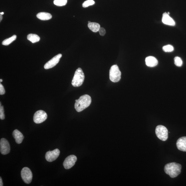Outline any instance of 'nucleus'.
I'll return each instance as SVG.
<instances>
[{
	"mask_svg": "<svg viewBox=\"0 0 186 186\" xmlns=\"http://www.w3.org/2000/svg\"><path fill=\"white\" fill-rule=\"evenodd\" d=\"M74 107L78 112H81L88 107L92 103V98L88 95L85 94L76 100Z\"/></svg>",
	"mask_w": 186,
	"mask_h": 186,
	"instance_id": "nucleus-1",
	"label": "nucleus"
},
{
	"mask_svg": "<svg viewBox=\"0 0 186 186\" xmlns=\"http://www.w3.org/2000/svg\"><path fill=\"white\" fill-rule=\"evenodd\" d=\"M181 168V165L180 164L172 162L165 165L164 169L166 174L171 178H174L180 174Z\"/></svg>",
	"mask_w": 186,
	"mask_h": 186,
	"instance_id": "nucleus-2",
	"label": "nucleus"
},
{
	"mask_svg": "<svg viewBox=\"0 0 186 186\" xmlns=\"http://www.w3.org/2000/svg\"><path fill=\"white\" fill-rule=\"evenodd\" d=\"M85 75L81 68H78L75 72L72 81V85L74 87H79L83 84L85 79Z\"/></svg>",
	"mask_w": 186,
	"mask_h": 186,
	"instance_id": "nucleus-3",
	"label": "nucleus"
},
{
	"mask_svg": "<svg viewBox=\"0 0 186 186\" xmlns=\"http://www.w3.org/2000/svg\"><path fill=\"white\" fill-rule=\"evenodd\" d=\"M110 81L114 83H117L121 78V72L117 65H114L111 67L109 72Z\"/></svg>",
	"mask_w": 186,
	"mask_h": 186,
	"instance_id": "nucleus-4",
	"label": "nucleus"
},
{
	"mask_svg": "<svg viewBox=\"0 0 186 186\" xmlns=\"http://www.w3.org/2000/svg\"><path fill=\"white\" fill-rule=\"evenodd\" d=\"M156 134L158 138L162 141H165L167 139V129L163 125H158L156 127Z\"/></svg>",
	"mask_w": 186,
	"mask_h": 186,
	"instance_id": "nucleus-5",
	"label": "nucleus"
},
{
	"mask_svg": "<svg viewBox=\"0 0 186 186\" xmlns=\"http://www.w3.org/2000/svg\"><path fill=\"white\" fill-rule=\"evenodd\" d=\"M21 178L25 183L30 184L32 181V174L30 169L27 167L22 169L21 172Z\"/></svg>",
	"mask_w": 186,
	"mask_h": 186,
	"instance_id": "nucleus-6",
	"label": "nucleus"
},
{
	"mask_svg": "<svg viewBox=\"0 0 186 186\" xmlns=\"http://www.w3.org/2000/svg\"><path fill=\"white\" fill-rule=\"evenodd\" d=\"M47 114L44 111L39 110L34 114V123L39 124L43 123L47 119Z\"/></svg>",
	"mask_w": 186,
	"mask_h": 186,
	"instance_id": "nucleus-7",
	"label": "nucleus"
},
{
	"mask_svg": "<svg viewBox=\"0 0 186 186\" xmlns=\"http://www.w3.org/2000/svg\"><path fill=\"white\" fill-rule=\"evenodd\" d=\"M77 161V158L74 155H70L65 158L63 162V165L65 168L69 169L73 167Z\"/></svg>",
	"mask_w": 186,
	"mask_h": 186,
	"instance_id": "nucleus-8",
	"label": "nucleus"
},
{
	"mask_svg": "<svg viewBox=\"0 0 186 186\" xmlns=\"http://www.w3.org/2000/svg\"><path fill=\"white\" fill-rule=\"evenodd\" d=\"M0 151L1 154L6 155L9 154L10 151V144L7 140L4 138H2L0 141Z\"/></svg>",
	"mask_w": 186,
	"mask_h": 186,
	"instance_id": "nucleus-9",
	"label": "nucleus"
},
{
	"mask_svg": "<svg viewBox=\"0 0 186 186\" xmlns=\"http://www.w3.org/2000/svg\"><path fill=\"white\" fill-rule=\"evenodd\" d=\"M60 153V151L58 149H54L53 151H48L45 154V159L49 162L55 161L59 156Z\"/></svg>",
	"mask_w": 186,
	"mask_h": 186,
	"instance_id": "nucleus-10",
	"label": "nucleus"
},
{
	"mask_svg": "<svg viewBox=\"0 0 186 186\" xmlns=\"http://www.w3.org/2000/svg\"><path fill=\"white\" fill-rule=\"evenodd\" d=\"M62 56L61 54H59L54 56L50 61L45 64L44 66V68L45 69H50L56 66L59 63Z\"/></svg>",
	"mask_w": 186,
	"mask_h": 186,
	"instance_id": "nucleus-11",
	"label": "nucleus"
},
{
	"mask_svg": "<svg viewBox=\"0 0 186 186\" xmlns=\"http://www.w3.org/2000/svg\"><path fill=\"white\" fill-rule=\"evenodd\" d=\"M176 146L179 150L186 152V136L182 137L176 142Z\"/></svg>",
	"mask_w": 186,
	"mask_h": 186,
	"instance_id": "nucleus-12",
	"label": "nucleus"
},
{
	"mask_svg": "<svg viewBox=\"0 0 186 186\" xmlns=\"http://www.w3.org/2000/svg\"><path fill=\"white\" fill-rule=\"evenodd\" d=\"M162 21L164 24L171 26H174L176 24L174 20L167 12L164 13L163 14Z\"/></svg>",
	"mask_w": 186,
	"mask_h": 186,
	"instance_id": "nucleus-13",
	"label": "nucleus"
},
{
	"mask_svg": "<svg viewBox=\"0 0 186 186\" xmlns=\"http://www.w3.org/2000/svg\"><path fill=\"white\" fill-rule=\"evenodd\" d=\"M145 61L147 66L150 67L156 66L158 64L157 59L153 56H147L145 58Z\"/></svg>",
	"mask_w": 186,
	"mask_h": 186,
	"instance_id": "nucleus-14",
	"label": "nucleus"
},
{
	"mask_svg": "<svg viewBox=\"0 0 186 186\" xmlns=\"http://www.w3.org/2000/svg\"><path fill=\"white\" fill-rule=\"evenodd\" d=\"M12 136L15 139L16 143L18 144L21 143L24 138L23 134L17 129L14 131Z\"/></svg>",
	"mask_w": 186,
	"mask_h": 186,
	"instance_id": "nucleus-15",
	"label": "nucleus"
},
{
	"mask_svg": "<svg viewBox=\"0 0 186 186\" xmlns=\"http://www.w3.org/2000/svg\"><path fill=\"white\" fill-rule=\"evenodd\" d=\"M37 17L38 19L42 21H47L52 19V14L48 12H41L37 14Z\"/></svg>",
	"mask_w": 186,
	"mask_h": 186,
	"instance_id": "nucleus-16",
	"label": "nucleus"
},
{
	"mask_svg": "<svg viewBox=\"0 0 186 186\" xmlns=\"http://www.w3.org/2000/svg\"><path fill=\"white\" fill-rule=\"evenodd\" d=\"M27 39L32 43L38 42L40 40V37L37 34H28L27 37Z\"/></svg>",
	"mask_w": 186,
	"mask_h": 186,
	"instance_id": "nucleus-17",
	"label": "nucleus"
},
{
	"mask_svg": "<svg viewBox=\"0 0 186 186\" xmlns=\"http://www.w3.org/2000/svg\"><path fill=\"white\" fill-rule=\"evenodd\" d=\"M88 28L92 32H96L99 31L100 26L99 23H88Z\"/></svg>",
	"mask_w": 186,
	"mask_h": 186,
	"instance_id": "nucleus-18",
	"label": "nucleus"
},
{
	"mask_svg": "<svg viewBox=\"0 0 186 186\" xmlns=\"http://www.w3.org/2000/svg\"><path fill=\"white\" fill-rule=\"evenodd\" d=\"M17 38V36L16 35H14L11 37L7 38L2 42V45H8L11 43L12 42L15 41Z\"/></svg>",
	"mask_w": 186,
	"mask_h": 186,
	"instance_id": "nucleus-19",
	"label": "nucleus"
},
{
	"mask_svg": "<svg viewBox=\"0 0 186 186\" xmlns=\"http://www.w3.org/2000/svg\"><path fill=\"white\" fill-rule=\"evenodd\" d=\"M67 0H54V4L58 6H63L66 5Z\"/></svg>",
	"mask_w": 186,
	"mask_h": 186,
	"instance_id": "nucleus-20",
	"label": "nucleus"
},
{
	"mask_svg": "<svg viewBox=\"0 0 186 186\" xmlns=\"http://www.w3.org/2000/svg\"><path fill=\"white\" fill-rule=\"evenodd\" d=\"M174 63L176 66L180 67L183 64V61H182V59L178 56H176L174 58Z\"/></svg>",
	"mask_w": 186,
	"mask_h": 186,
	"instance_id": "nucleus-21",
	"label": "nucleus"
},
{
	"mask_svg": "<svg viewBox=\"0 0 186 186\" xmlns=\"http://www.w3.org/2000/svg\"><path fill=\"white\" fill-rule=\"evenodd\" d=\"M163 50L165 52H172L174 50V47L172 45H167L163 47Z\"/></svg>",
	"mask_w": 186,
	"mask_h": 186,
	"instance_id": "nucleus-22",
	"label": "nucleus"
},
{
	"mask_svg": "<svg viewBox=\"0 0 186 186\" xmlns=\"http://www.w3.org/2000/svg\"><path fill=\"white\" fill-rule=\"evenodd\" d=\"M95 3V2L94 0H87L83 3V7L84 8H86L90 6H92Z\"/></svg>",
	"mask_w": 186,
	"mask_h": 186,
	"instance_id": "nucleus-23",
	"label": "nucleus"
},
{
	"mask_svg": "<svg viewBox=\"0 0 186 186\" xmlns=\"http://www.w3.org/2000/svg\"><path fill=\"white\" fill-rule=\"evenodd\" d=\"M5 118L4 114V108L3 106H1V107H0V118L1 120H4Z\"/></svg>",
	"mask_w": 186,
	"mask_h": 186,
	"instance_id": "nucleus-24",
	"label": "nucleus"
},
{
	"mask_svg": "<svg viewBox=\"0 0 186 186\" xmlns=\"http://www.w3.org/2000/svg\"><path fill=\"white\" fill-rule=\"evenodd\" d=\"M100 35L104 36L105 34L106 31L105 29L102 27H100L99 31Z\"/></svg>",
	"mask_w": 186,
	"mask_h": 186,
	"instance_id": "nucleus-25",
	"label": "nucleus"
},
{
	"mask_svg": "<svg viewBox=\"0 0 186 186\" xmlns=\"http://www.w3.org/2000/svg\"><path fill=\"white\" fill-rule=\"evenodd\" d=\"M5 91L4 87L1 83L0 84V94L3 95L5 94Z\"/></svg>",
	"mask_w": 186,
	"mask_h": 186,
	"instance_id": "nucleus-26",
	"label": "nucleus"
},
{
	"mask_svg": "<svg viewBox=\"0 0 186 186\" xmlns=\"http://www.w3.org/2000/svg\"><path fill=\"white\" fill-rule=\"evenodd\" d=\"M3 183L2 180L1 178L0 177V186H3Z\"/></svg>",
	"mask_w": 186,
	"mask_h": 186,
	"instance_id": "nucleus-27",
	"label": "nucleus"
},
{
	"mask_svg": "<svg viewBox=\"0 0 186 186\" xmlns=\"http://www.w3.org/2000/svg\"><path fill=\"white\" fill-rule=\"evenodd\" d=\"M0 17H0L1 18V19H0V21L1 22L3 19L2 14H1V15H0Z\"/></svg>",
	"mask_w": 186,
	"mask_h": 186,
	"instance_id": "nucleus-28",
	"label": "nucleus"
},
{
	"mask_svg": "<svg viewBox=\"0 0 186 186\" xmlns=\"http://www.w3.org/2000/svg\"><path fill=\"white\" fill-rule=\"evenodd\" d=\"M0 14H2V15H3V14H4V12H1V13H0Z\"/></svg>",
	"mask_w": 186,
	"mask_h": 186,
	"instance_id": "nucleus-29",
	"label": "nucleus"
},
{
	"mask_svg": "<svg viewBox=\"0 0 186 186\" xmlns=\"http://www.w3.org/2000/svg\"><path fill=\"white\" fill-rule=\"evenodd\" d=\"M2 81H3L2 79H0V82H1H1Z\"/></svg>",
	"mask_w": 186,
	"mask_h": 186,
	"instance_id": "nucleus-30",
	"label": "nucleus"
},
{
	"mask_svg": "<svg viewBox=\"0 0 186 186\" xmlns=\"http://www.w3.org/2000/svg\"><path fill=\"white\" fill-rule=\"evenodd\" d=\"M91 23V22L90 21H88V23Z\"/></svg>",
	"mask_w": 186,
	"mask_h": 186,
	"instance_id": "nucleus-31",
	"label": "nucleus"
}]
</instances>
